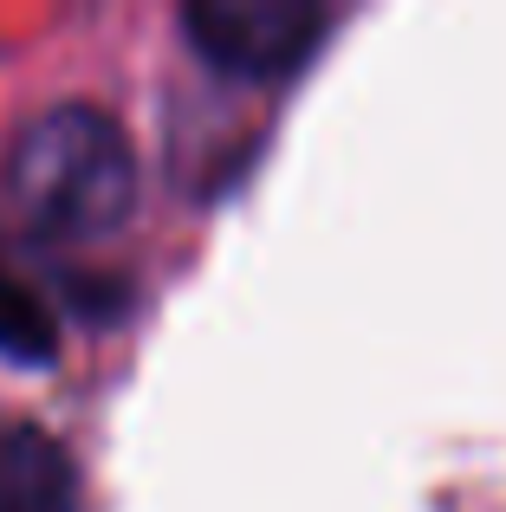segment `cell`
<instances>
[{
	"mask_svg": "<svg viewBox=\"0 0 506 512\" xmlns=\"http://www.w3.org/2000/svg\"><path fill=\"white\" fill-rule=\"evenodd\" d=\"M7 208L39 240H98L130 214L137 195V150L124 124L98 104H52L13 137L7 169Z\"/></svg>",
	"mask_w": 506,
	"mask_h": 512,
	"instance_id": "6da1fadb",
	"label": "cell"
},
{
	"mask_svg": "<svg viewBox=\"0 0 506 512\" xmlns=\"http://www.w3.org/2000/svg\"><path fill=\"white\" fill-rule=\"evenodd\" d=\"M325 26L331 13L299 7V0H202L182 13L195 52L228 78H286L292 65L312 59Z\"/></svg>",
	"mask_w": 506,
	"mask_h": 512,
	"instance_id": "7a4b0ae2",
	"label": "cell"
},
{
	"mask_svg": "<svg viewBox=\"0 0 506 512\" xmlns=\"http://www.w3.org/2000/svg\"><path fill=\"white\" fill-rule=\"evenodd\" d=\"M0 350L7 357H46L52 350V312L13 273H0Z\"/></svg>",
	"mask_w": 506,
	"mask_h": 512,
	"instance_id": "277c9868",
	"label": "cell"
},
{
	"mask_svg": "<svg viewBox=\"0 0 506 512\" xmlns=\"http://www.w3.org/2000/svg\"><path fill=\"white\" fill-rule=\"evenodd\" d=\"M0 512H78V467L33 422L0 428Z\"/></svg>",
	"mask_w": 506,
	"mask_h": 512,
	"instance_id": "3957f363",
	"label": "cell"
}]
</instances>
